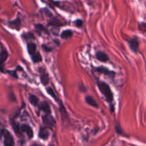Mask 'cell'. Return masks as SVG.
I'll return each instance as SVG.
<instances>
[{
  "mask_svg": "<svg viewBox=\"0 0 146 146\" xmlns=\"http://www.w3.org/2000/svg\"><path fill=\"white\" fill-rule=\"evenodd\" d=\"M27 50H28V52L29 54V55L33 56L34 54H36V46L34 43L31 42V43H29L27 44Z\"/></svg>",
  "mask_w": 146,
  "mask_h": 146,
  "instance_id": "5bb4252c",
  "label": "cell"
},
{
  "mask_svg": "<svg viewBox=\"0 0 146 146\" xmlns=\"http://www.w3.org/2000/svg\"><path fill=\"white\" fill-rule=\"evenodd\" d=\"M96 58L98 60V61H101V62H106L109 60V57L107 55L106 53L103 52V51H98L96 54Z\"/></svg>",
  "mask_w": 146,
  "mask_h": 146,
  "instance_id": "30bf717a",
  "label": "cell"
},
{
  "mask_svg": "<svg viewBox=\"0 0 146 146\" xmlns=\"http://www.w3.org/2000/svg\"><path fill=\"white\" fill-rule=\"evenodd\" d=\"M31 146H40V145H38V144H36V143H34Z\"/></svg>",
  "mask_w": 146,
  "mask_h": 146,
  "instance_id": "f1b7e54d",
  "label": "cell"
},
{
  "mask_svg": "<svg viewBox=\"0 0 146 146\" xmlns=\"http://www.w3.org/2000/svg\"><path fill=\"white\" fill-rule=\"evenodd\" d=\"M7 72L9 73V74H10L11 76H12L14 78H18V76H17V71L14 70V71H8Z\"/></svg>",
  "mask_w": 146,
  "mask_h": 146,
  "instance_id": "d4e9b609",
  "label": "cell"
},
{
  "mask_svg": "<svg viewBox=\"0 0 146 146\" xmlns=\"http://www.w3.org/2000/svg\"><path fill=\"white\" fill-rule=\"evenodd\" d=\"M9 26L11 27L13 29H16L17 31H19L21 27V21H20L19 19H17L14 20V21H11L9 22Z\"/></svg>",
  "mask_w": 146,
  "mask_h": 146,
  "instance_id": "7c38bea8",
  "label": "cell"
},
{
  "mask_svg": "<svg viewBox=\"0 0 146 146\" xmlns=\"http://www.w3.org/2000/svg\"><path fill=\"white\" fill-rule=\"evenodd\" d=\"M128 45H129L130 48L133 51L134 53L137 54L139 50V40L137 37H133V38H131L128 40Z\"/></svg>",
  "mask_w": 146,
  "mask_h": 146,
  "instance_id": "8992f818",
  "label": "cell"
},
{
  "mask_svg": "<svg viewBox=\"0 0 146 146\" xmlns=\"http://www.w3.org/2000/svg\"><path fill=\"white\" fill-rule=\"evenodd\" d=\"M42 48L46 51V52H50V51H51V49H52V48H49V47H47L46 46L44 45V44L42 45Z\"/></svg>",
  "mask_w": 146,
  "mask_h": 146,
  "instance_id": "4316f807",
  "label": "cell"
},
{
  "mask_svg": "<svg viewBox=\"0 0 146 146\" xmlns=\"http://www.w3.org/2000/svg\"><path fill=\"white\" fill-rule=\"evenodd\" d=\"M38 108L40 111H43V112L45 113L47 115H51V108H50V106L48 105V103L41 102V104H39L38 105Z\"/></svg>",
  "mask_w": 146,
  "mask_h": 146,
  "instance_id": "9c48e42d",
  "label": "cell"
},
{
  "mask_svg": "<svg viewBox=\"0 0 146 146\" xmlns=\"http://www.w3.org/2000/svg\"><path fill=\"white\" fill-rule=\"evenodd\" d=\"M97 85H98L99 91L105 96L106 100L109 104H113V92L109 86L106 83L101 82V81L98 82Z\"/></svg>",
  "mask_w": 146,
  "mask_h": 146,
  "instance_id": "6da1fadb",
  "label": "cell"
},
{
  "mask_svg": "<svg viewBox=\"0 0 146 146\" xmlns=\"http://www.w3.org/2000/svg\"><path fill=\"white\" fill-rule=\"evenodd\" d=\"M0 138H3L4 146H14V140L8 130L3 128L0 131Z\"/></svg>",
  "mask_w": 146,
  "mask_h": 146,
  "instance_id": "7a4b0ae2",
  "label": "cell"
},
{
  "mask_svg": "<svg viewBox=\"0 0 146 146\" xmlns=\"http://www.w3.org/2000/svg\"><path fill=\"white\" fill-rule=\"evenodd\" d=\"M36 27V30H37V31H46L45 30V28H44V27H43L42 25H41V24H36V25L35 26Z\"/></svg>",
  "mask_w": 146,
  "mask_h": 146,
  "instance_id": "603a6c76",
  "label": "cell"
},
{
  "mask_svg": "<svg viewBox=\"0 0 146 146\" xmlns=\"http://www.w3.org/2000/svg\"><path fill=\"white\" fill-rule=\"evenodd\" d=\"M11 125H12V128L14 129V132L16 133V134L18 135H21V130H20V126L18 125V124L16 123L15 122H11Z\"/></svg>",
  "mask_w": 146,
  "mask_h": 146,
  "instance_id": "d6986e66",
  "label": "cell"
},
{
  "mask_svg": "<svg viewBox=\"0 0 146 146\" xmlns=\"http://www.w3.org/2000/svg\"><path fill=\"white\" fill-rule=\"evenodd\" d=\"M48 24L50 26H55V27H60V26L62 25V24L60 23V21H58V20H57L56 19H54L52 21H50Z\"/></svg>",
  "mask_w": 146,
  "mask_h": 146,
  "instance_id": "ffe728a7",
  "label": "cell"
},
{
  "mask_svg": "<svg viewBox=\"0 0 146 146\" xmlns=\"http://www.w3.org/2000/svg\"><path fill=\"white\" fill-rule=\"evenodd\" d=\"M115 131H116V133L118 134H119V135H122L123 133H122V131H121V127H120L119 124L117 123L115 124Z\"/></svg>",
  "mask_w": 146,
  "mask_h": 146,
  "instance_id": "7402d4cb",
  "label": "cell"
},
{
  "mask_svg": "<svg viewBox=\"0 0 146 146\" xmlns=\"http://www.w3.org/2000/svg\"><path fill=\"white\" fill-rule=\"evenodd\" d=\"M29 101L30 104L34 106H38V105L39 104L38 98L35 95H33V94H30L29 96Z\"/></svg>",
  "mask_w": 146,
  "mask_h": 146,
  "instance_id": "9a60e30c",
  "label": "cell"
},
{
  "mask_svg": "<svg viewBox=\"0 0 146 146\" xmlns=\"http://www.w3.org/2000/svg\"><path fill=\"white\" fill-rule=\"evenodd\" d=\"M138 28H139L140 31H143V32H145V29H146V26H145V23H142V24H139V26H138Z\"/></svg>",
  "mask_w": 146,
  "mask_h": 146,
  "instance_id": "cb8c5ba5",
  "label": "cell"
},
{
  "mask_svg": "<svg viewBox=\"0 0 146 146\" xmlns=\"http://www.w3.org/2000/svg\"><path fill=\"white\" fill-rule=\"evenodd\" d=\"M95 71H97L98 73H101V74H104L105 75L111 77V78H113L115 75V73L114 71H111L108 68H106V67L104 66H100V67H97V68H95Z\"/></svg>",
  "mask_w": 146,
  "mask_h": 146,
  "instance_id": "52a82bcc",
  "label": "cell"
},
{
  "mask_svg": "<svg viewBox=\"0 0 146 146\" xmlns=\"http://www.w3.org/2000/svg\"><path fill=\"white\" fill-rule=\"evenodd\" d=\"M46 91H47V93H48V94H49V95L51 96L52 97V98H54V99L55 100L57 103H58V105L60 106V111H61V113H62V115H67V113H66V111L65 108H64V105H63V104H62V101H61V100L58 99V96L56 95V94H55V92H54V90L49 87V88H46Z\"/></svg>",
  "mask_w": 146,
  "mask_h": 146,
  "instance_id": "3957f363",
  "label": "cell"
},
{
  "mask_svg": "<svg viewBox=\"0 0 146 146\" xmlns=\"http://www.w3.org/2000/svg\"><path fill=\"white\" fill-rule=\"evenodd\" d=\"M73 36V31L71 30L67 29L64 30L61 32V38H63V39H67V38H71Z\"/></svg>",
  "mask_w": 146,
  "mask_h": 146,
  "instance_id": "e0dca14e",
  "label": "cell"
},
{
  "mask_svg": "<svg viewBox=\"0 0 146 146\" xmlns=\"http://www.w3.org/2000/svg\"><path fill=\"white\" fill-rule=\"evenodd\" d=\"M23 37H24L26 39H29V38H34V34H31V33H30V32L27 33V34H24V35H23Z\"/></svg>",
  "mask_w": 146,
  "mask_h": 146,
  "instance_id": "44dd1931",
  "label": "cell"
},
{
  "mask_svg": "<svg viewBox=\"0 0 146 146\" xmlns=\"http://www.w3.org/2000/svg\"><path fill=\"white\" fill-rule=\"evenodd\" d=\"M40 80H41V83L42 85L47 86L49 82V78H48V74L46 73H42L40 76Z\"/></svg>",
  "mask_w": 146,
  "mask_h": 146,
  "instance_id": "2e32d148",
  "label": "cell"
},
{
  "mask_svg": "<svg viewBox=\"0 0 146 146\" xmlns=\"http://www.w3.org/2000/svg\"><path fill=\"white\" fill-rule=\"evenodd\" d=\"M20 130H21V133H25L28 138L29 139H31L34 136V133H33V130L31 128V126L27 124H24L20 127Z\"/></svg>",
  "mask_w": 146,
  "mask_h": 146,
  "instance_id": "ba28073f",
  "label": "cell"
},
{
  "mask_svg": "<svg viewBox=\"0 0 146 146\" xmlns=\"http://www.w3.org/2000/svg\"><path fill=\"white\" fill-rule=\"evenodd\" d=\"M42 121L44 123V127L52 128L56 125V121L54 117L51 115H47L45 114L42 116Z\"/></svg>",
  "mask_w": 146,
  "mask_h": 146,
  "instance_id": "277c9868",
  "label": "cell"
},
{
  "mask_svg": "<svg viewBox=\"0 0 146 146\" xmlns=\"http://www.w3.org/2000/svg\"><path fill=\"white\" fill-rule=\"evenodd\" d=\"M3 128H4L2 127V124H1V122H0V131H1V129H3Z\"/></svg>",
  "mask_w": 146,
  "mask_h": 146,
  "instance_id": "83f0119b",
  "label": "cell"
},
{
  "mask_svg": "<svg viewBox=\"0 0 146 146\" xmlns=\"http://www.w3.org/2000/svg\"><path fill=\"white\" fill-rule=\"evenodd\" d=\"M85 101L86 102L88 105L94 107V108H98V104H97L96 101L94 99L93 97L90 96H86L85 98Z\"/></svg>",
  "mask_w": 146,
  "mask_h": 146,
  "instance_id": "4fadbf2b",
  "label": "cell"
},
{
  "mask_svg": "<svg viewBox=\"0 0 146 146\" xmlns=\"http://www.w3.org/2000/svg\"><path fill=\"white\" fill-rule=\"evenodd\" d=\"M83 25V21L81 19H78L76 21V26L78 27H81Z\"/></svg>",
  "mask_w": 146,
  "mask_h": 146,
  "instance_id": "484cf974",
  "label": "cell"
},
{
  "mask_svg": "<svg viewBox=\"0 0 146 146\" xmlns=\"http://www.w3.org/2000/svg\"><path fill=\"white\" fill-rule=\"evenodd\" d=\"M9 57V54L5 48L1 47V52H0V72H4V63L7 61Z\"/></svg>",
  "mask_w": 146,
  "mask_h": 146,
  "instance_id": "5b68a950",
  "label": "cell"
},
{
  "mask_svg": "<svg viewBox=\"0 0 146 146\" xmlns=\"http://www.w3.org/2000/svg\"><path fill=\"white\" fill-rule=\"evenodd\" d=\"M31 59H32V61L34 63V64H37V63H39L42 61V57H41V54L38 51L36 52V54H34V55L31 56Z\"/></svg>",
  "mask_w": 146,
  "mask_h": 146,
  "instance_id": "ac0fdd59",
  "label": "cell"
},
{
  "mask_svg": "<svg viewBox=\"0 0 146 146\" xmlns=\"http://www.w3.org/2000/svg\"><path fill=\"white\" fill-rule=\"evenodd\" d=\"M38 137L42 140H47L48 138V137H49V132H48V131L45 128V127L41 128V129L39 130Z\"/></svg>",
  "mask_w": 146,
  "mask_h": 146,
  "instance_id": "8fae6325",
  "label": "cell"
}]
</instances>
